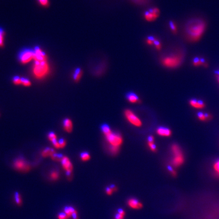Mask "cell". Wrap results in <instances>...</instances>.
<instances>
[{"mask_svg":"<svg viewBox=\"0 0 219 219\" xmlns=\"http://www.w3.org/2000/svg\"><path fill=\"white\" fill-rule=\"evenodd\" d=\"M189 219H219V193L203 192L191 199Z\"/></svg>","mask_w":219,"mask_h":219,"instance_id":"obj_1","label":"cell"},{"mask_svg":"<svg viewBox=\"0 0 219 219\" xmlns=\"http://www.w3.org/2000/svg\"><path fill=\"white\" fill-rule=\"evenodd\" d=\"M35 63L33 68V73L37 79H42L48 74L49 66L47 61V57L45 53L39 47H36L34 49Z\"/></svg>","mask_w":219,"mask_h":219,"instance_id":"obj_2","label":"cell"},{"mask_svg":"<svg viewBox=\"0 0 219 219\" xmlns=\"http://www.w3.org/2000/svg\"><path fill=\"white\" fill-rule=\"evenodd\" d=\"M205 28L206 24L203 20L198 18L192 19L186 24V33L191 41H197L202 36Z\"/></svg>","mask_w":219,"mask_h":219,"instance_id":"obj_3","label":"cell"},{"mask_svg":"<svg viewBox=\"0 0 219 219\" xmlns=\"http://www.w3.org/2000/svg\"><path fill=\"white\" fill-rule=\"evenodd\" d=\"M183 58L184 55L182 52H168L162 55L160 57V62L163 66L167 68H176L182 64Z\"/></svg>","mask_w":219,"mask_h":219,"instance_id":"obj_4","label":"cell"},{"mask_svg":"<svg viewBox=\"0 0 219 219\" xmlns=\"http://www.w3.org/2000/svg\"><path fill=\"white\" fill-rule=\"evenodd\" d=\"M172 151L173 155L172 163L176 167L181 166L184 163V157L180 148L177 144H173Z\"/></svg>","mask_w":219,"mask_h":219,"instance_id":"obj_5","label":"cell"},{"mask_svg":"<svg viewBox=\"0 0 219 219\" xmlns=\"http://www.w3.org/2000/svg\"><path fill=\"white\" fill-rule=\"evenodd\" d=\"M13 166L16 170L23 172H29L30 168L29 162L22 156L18 157L14 160Z\"/></svg>","mask_w":219,"mask_h":219,"instance_id":"obj_6","label":"cell"},{"mask_svg":"<svg viewBox=\"0 0 219 219\" xmlns=\"http://www.w3.org/2000/svg\"><path fill=\"white\" fill-rule=\"evenodd\" d=\"M34 56V50L30 49H24L20 52L18 58L21 64H26L33 59Z\"/></svg>","mask_w":219,"mask_h":219,"instance_id":"obj_7","label":"cell"},{"mask_svg":"<svg viewBox=\"0 0 219 219\" xmlns=\"http://www.w3.org/2000/svg\"><path fill=\"white\" fill-rule=\"evenodd\" d=\"M106 140L111 146L119 147L122 143L123 140L121 135L118 133L111 131L109 134L105 135Z\"/></svg>","mask_w":219,"mask_h":219,"instance_id":"obj_8","label":"cell"},{"mask_svg":"<svg viewBox=\"0 0 219 219\" xmlns=\"http://www.w3.org/2000/svg\"><path fill=\"white\" fill-rule=\"evenodd\" d=\"M61 165L63 169L65 170L66 176L68 180H70L73 177L72 172L73 170V165L70 161V159L67 156H64L61 161Z\"/></svg>","mask_w":219,"mask_h":219,"instance_id":"obj_9","label":"cell"},{"mask_svg":"<svg viewBox=\"0 0 219 219\" xmlns=\"http://www.w3.org/2000/svg\"><path fill=\"white\" fill-rule=\"evenodd\" d=\"M125 116L128 121L137 127H140L142 125L141 121L132 111L130 109H126L124 112Z\"/></svg>","mask_w":219,"mask_h":219,"instance_id":"obj_10","label":"cell"},{"mask_svg":"<svg viewBox=\"0 0 219 219\" xmlns=\"http://www.w3.org/2000/svg\"><path fill=\"white\" fill-rule=\"evenodd\" d=\"M159 10L157 8H151L144 12V16L146 20L148 21H154L159 15Z\"/></svg>","mask_w":219,"mask_h":219,"instance_id":"obj_11","label":"cell"},{"mask_svg":"<svg viewBox=\"0 0 219 219\" xmlns=\"http://www.w3.org/2000/svg\"><path fill=\"white\" fill-rule=\"evenodd\" d=\"M128 206L133 210H140L143 208V203L135 198H130L127 201Z\"/></svg>","mask_w":219,"mask_h":219,"instance_id":"obj_12","label":"cell"},{"mask_svg":"<svg viewBox=\"0 0 219 219\" xmlns=\"http://www.w3.org/2000/svg\"><path fill=\"white\" fill-rule=\"evenodd\" d=\"M190 106L197 109H202L204 108L205 104L202 100H197L196 99H191L189 102Z\"/></svg>","mask_w":219,"mask_h":219,"instance_id":"obj_13","label":"cell"},{"mask_svg":"<svg viewBox=\"0 0 219 219\" xmlns=\"http://www.w3.org/2000/svg\"><path fill=\"white\" fill-rule=\"evenodd\" d=\"M157 133L158 135L162 137H170L172 134L170 129L164 127H159L157 129Z\"/></svg>","mask_w":219,"mask_h":219,"instance_id":"obj_14","label":"cell"},{"mask_svg":"<svg viewBox=\"0 0 219 219\" xmlns=\"http://www.w3.org/2000/svg\"><path fill=\"white\" fill-rule=\"evenodd\" d=\"M63 127L64 130L70 133L73 130V123L69 118H65L63 121Z\"/></svg>","mask_w":219,"mask_h":219,"instance_id":"obj_15","label":"cell"},{"mask_svg":"<svg viewBox=\"0 0 219 219\" xmlns=\"http://www.w3.org/2000/svg\"><path fill=\"white\" fill-rule=\"evenodd\" d=\"M126 99L131 103H135L139 101L138 96L135 93L129 92L126 95Z\"/></svg>","mask_w":219,"mask_h":219,"instance_id":"obj_16","label":"cell"},{"mask_svg":"<svg viewBox=\"0 0 219 219\" xmlns=\"http://www.w3.org/2000/svg\"><path fill=\"white\" fill-rule=\"evenodd\" d=\"M82 74H83V71L80 68H76V70H75L73 75L74 80L75 82L79 81L82 78Z\"/></svg>","mask_w":219,"mask_h":219,"instance_id":"obj_17","label":"cell"},{"mask_svg":"<svg viewBox=\"0 0 219 219\" xmlns=\"http://www.w3.org/2000/svg\"><path fill=\"white\" fill-rule=\"evenodd\" d=\"M55 153V151L54 150L52 149L51 148L47 147L44 149L42 152V155L44 157H51Z\"/></svg>","mask_w":219,"mask_h":219,"instance_id":"obj_18","label":"cell"},{"mask_svg":"<svg viewBox=\"0 0 219 219\" xmlns=\"http://www.w3.org/2000/svg\"><path fill=\"white\" fill-rule=\"evenodd\" d=\"M198 118L201 121H207L211 118V115L204 113L199 112L197 114Z\"/></svg>","mask_w":219,"mask_h":219,"instance_id":"obj_19","label":"cell"},{"mask_svg":"<svg viewBox=\"0 0 219 219\" xmlns=\"http://www.w3.org/2000/svg\"><path fill=\"white\" fill-rule=\"evenodd\" d=\"M59 177V171L56 169L51 170L49 173V178L52 181H56Z\"/></svg>","mask_w":219,"mask_h":219,"instance_id":"obj_20","label":"cell"},{"mask_svg":"<svg viewBox=\"0 0 219 219\" xmlns=\"http://www.w3.org/2000/svg\"><path fill=\"white\" fill-rule=\"evenodd\" d=\"M118 191V188L115 185L111 186L109 187H106V193L107 195L111 196L112 195Z\"/></svg>","mask_w":219,"mask_h":219,"instance_id":"obj_21","label":"cell"},{"mask_svg":"<svg viewBox=\"0 0 219 219\" xmlns=\"http://www.w3.org/2000/svg\"><path fill=\"white\" fill-rule=\"evenodd\" d=\"M64 212L68 216L71 217L72 214H73V213H74L75 211H76V210H75L73 207H70V206H67V207H64Z\"/></svg>","mask_w":219,"mask_h":219,"instance_id":"obj_22","label":"cell"},{"mask_svg":"<svg viewBox=\"0 0 219 219\" xmlns=\"http://www.w3.org/2000/svg\"><path fill=\"white\" fill-rule=\"evenodd\" d=\"M14 200H15V203L18 206H21V204L23 203L22 198H21V195L18 192H15L14 193Z\"/></svg>","mask_w":219,"mask_h":219,"instance_id":"obj_23","label":"cell"},{"mask_svg":"<svg viewBox=\"0 0 219 219\" xmlns=\"http://www.w3.org/2000/svg\"><path fill=\"white\" fill-rule=\"evenodd\" d=\"M101 130L103 133L105 135H107L108 134H109L112 131L109 126L106 124H103L101 126Z\"/></svg>","mask_w":219,"mask_h":219,"instance_id":"obj_24","label":"cell"},{"mask_svg":"<svg viewBox=\"0 0 219 219\" xmlns=\"http://www.w3.org/2000/svg\"><path fill=\"white\" fill-rule=\"evenodd\" d=\"M81 159L82 160V161H87L89 160L90 158V155L89 153L87 152H82L80 154Z\"/></svg>","mask_w":219,"mask_h":219,"instance_id":"obj_25","label":"cell"},{"mask_svg":"<svg viewBox=\"0 0 219 219\" xmlns=\"http://www.w3.org/2000/svg\"><path fill=\"white\" fill-rule=\"evenodd\" d=\"M64 157L61 154H57L55 153L51 157V158L54 161L58 162V161H61L62 158H64Z\"/></svg>","mask_w":219,"mask_h":219,"instance_id":"obj_26","label":"cell"},{"mask_svg":"<svg viewBox=\"0 0 219 219\" xmlns=\"http://www.w3.org/2000/svg\"><path fill=\"white\" fill-rule=\"evenodd\" d=\"M125 214H126L125 211L122 209H120L118 210V213L116 215L115 219H124Z\"/></svg>","mask_w":219,"mask_h":219,"instance_id":"obj_27","label":"cell"},{"mask_svg":"<svg viewBox=\"0 0 219 219\" xmlns=\"http://www.w3.org/2000/svg\"><path fill=\"white\" fill-rule=\"evenodd\" d=\"M48 138L49 140L50 141H51L52 143H54L55 141H57V140H56L57 139V136H56L54 132H53V131L49 132V134H48Z\"/></svg>","mask_w":219,"mask_h":219,"instance_id":"obj_28","label":"cell"},{"mask_svg":"<svg viewBox=\"0 0 219 219\" xmlns=\"http://www.w3.org/2000/svg\"><path fill=\"white\" fill-rule=\"evenodd\" d=\"M32 83L29 79L26 78H21V85L26 87L30 86Z\"/></svg>","mask_w":219,"mask_h":219,"instance_id":"obj_29","label":"cell"},{"mask_svg":"<svg viewBox=\"0 0 219 219\" xmlns=\"http://www.w3.org/2000/svg\"><path fill=\"white\" fill-rule=\"evenodd\" d=\"M5 32L3 29L0 28V47L4 46V42Z\"/></svg>","mask_w":219,"mask_h":219,"instance_id":"obj_30","label":"cell"},{"mask_svg":"<svg viewBox=\"0 0 219 219\" xmlns=\"http://www.w3.org/2000/svg\"><path fill=\"white\" fill-rule=\"evenodd\" d=\"M213 169L216 175L219 176V159L217 160L213 164Z\"/></svg>","mask_w":219,"mask_h":219,"instance_id":"obj_31","label":"cell"},{"mask_svg":"<svg viewBox=\"0 0 219 219\" xmlns=\"http://www.w3.org/2000/svg\"><path fill=\"white\" fill-rule=\"evenodd\" d=\"M134 3L140 5H144L148 4L149 0H131Z\"/></svg>","mask_w":219,"mask_h":219,"instance_id":"obj_32","label":"cell"},{"mask_svg":"<svg viewBox=\"0 0 219 219\" xmlns=\"http://www.w3.org/2000/svg\"><path fill=\"white\" fill-rule=\"evenodd\" d=\"M12 81L15 85H19L21 84V78L19 76H14L13 78Z\"/></svg>","mask_w":219,"mask_h":219,"instance_id":"obj_33","label":"cell"},{"mask_svg":"<svg viewBox=\"0 0 219 219\" xmlns=\"http://www.w3.org/2000/svg\"><path fill=\"white\" fill-rule=\"evenodd\" d=\"M109 150V152H111L112 154H116L118 152L119 147H115V146H111L110 145Z\"/></svg>","mask_w":219,"mask_h":219,"instance_id":"obj_34","label":"cell"},{"mask_svg":"<svg viewBox=\"0 0 219 219\" xmlns=\"http://www.w3.org/2000/svg\"><path fill=\"white\" fill-rule=\"evenodd\" d=\"M70 217L68 216L64 212V213L61 212L58 214V219H68Z\"/></svg>","mask_w":219,"mask_h":219,"instance_id":"obj_35","label":"cell"},{"mask_svg":"<svg viewBox=\"0 0 219 219\" xmlns=\"http://www.w3.org/2000/svg\"><path fill=\"white\" fill-rule=\"evenodd\" d=\"M40 4L43 7H48L49 4V0H38Z\"/></svg>","mask_w":219,"mask_h":219,"instance_id":"obj_36","label":"cell"},{"mask_svg":"<svg viewBox=\"0 0 219 219\" xmlns=\"http://www.w3.org/2000/svg\"><path fill=\"white\" fill-rule=\"evenodd\" d=\"M58 143H59V146H60V148H63L65 147L66 144H67V142H66V141H65V139H64V138H61V139L59 140Z\"/></svg>","mask_w":219,"mask_h":219,"instance_id":"obj_37","label":"cell"},{"mask_svg":"<svg viewBox=\"0 0 219 219\" xmlns=\"http://www.w3.org/2000/svg\"><path fill=\"white\" fill-rule=\"evenodd\" d=\"M148 146L150 148L151 150L155 152L156 150V146H155L154 143V141H148Z\"/></svg>","mask_w":219,"mask_h":219,"instance_id":"obj_38","label":"cell"},{"mask_svg":"<svg viewBox=\"0 0 219 219\" xmlns=\"http://www.w3.org/2000/svg\"><path fill=\"white\" fill-rule=\"evenodd\" d=\"M193 64L195 66H198V65H200L201 64V63L200 62V60L199 59V58L195 57L193 59Z\"/></svg>","mask_w":219,"mask_h":219,"instance_id":"obj_39","label":"cell"},{"mask_svg":"<svg viewBox=\"0 0 219 219\" xmlns=\"http://www.w3.org/2000/svg\"><path fill=\"white\" fill-rule=\"evenodd\" d=\"M154 44L155 45V47H156L157 50H160L161 49V44H160V43L159 41H158V40L155 39V41L154 42Z\"/></svg>","mask_w":219,"mask_h":219,"instance_id":"obj_40","label":"cell"},{"mask_svg":"<svg viewBox=\"0 0 219 219\" xmlns=\"http://www.w3.org/2000/svg\"><path fill=\"white\" fill-rule=\"evenodd\" d=\"M169 26H170V29L172 30L173 32H176V26L175 25V23L173 22L172 21H170L169 22Z\"/></svg>","mask_w":219,"mask_h":219,"instance_id":"obj_41","label":"cell"},{"mask_svg":"<svg viewBox=\"0 0 219 219\" xmlns=\"http://www.w3.org/2000/svg\"><path fill=\"white\" fill-rule=\"evenodd\" d=\"M169 170L170 171V172H171V174H172V176H174V177L176 176V172L175 170H173V169H172V167H170V166H169Z\"/></svg>","mask_w":219,"mask_h":219,"instance_id":"obj_42","label":"cell"},{"mask_svg":"<svg viewBox=\"0 0 219 219\" xmlns=\"http://www.w3.org/2000/svg\"><path fill=\"white\" fill-rule=\"evenodd\" d=\"M71 217H73V219H79V217L78 216V212L77 210H76L74 213H73L72 215H71Z\"/></svg>","mask_w":219,"mask_h":219,"instance_id":"obj_43","label":"cell"},{"mask_svg":"<svg viewBox=\"0 0 219 219\" xmlns=\"http://www.w3.org/2000/svg\"><path fill=\"white\" fill-rule=\"evenodd\" d=\"M52 144H53L54 147L55 148H56V149H59V148H60V146H59V143H58V141H55V142L52 143Z\"/></svg>","mask_w":219,"mask_h":219,"instance_id":"obj_44","label":"cell"},{"mask_svg":"<svg viewBox=\"0 0 219 219\" xmlns=\"http://www.w3.org/2000/svg\"><path fill=\"white\" fill-rule=\"evenodd\" d=\"M217 80H218V81H219V74L217 75Z\"/></svg>","mask_w":219,"mask_h":219,"instance_id":"obj_45","label":"cell"}]
</instances>
